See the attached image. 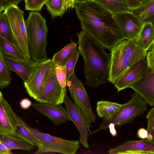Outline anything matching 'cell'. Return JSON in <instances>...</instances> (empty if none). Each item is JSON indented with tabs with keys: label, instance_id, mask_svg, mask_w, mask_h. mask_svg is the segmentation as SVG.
Returning a JSON list of instances; mask_svg holds the SVG:
<instances>
[{
	"label": "cell",
	"instance_id": "ac0fdd59",
	"mask_svg": "<svg viewBox=\"0 0 154 154\" xmlns=\"http://www.w3.org/2000/svg\"><path fill=\"white\" fill-rule=\"evenodd\" d=\"M3 57L10 69L17 74L24 82L27 80L38 63L31 58L22 60L4 55Z\"/></svg>",
	"mask_w": 154,
	"mask_h": 154
},
{
	"label": "cell",
	"instance_id": "8fae6325",
	"mask_svg": "<svg viewBox=\"0 0 154 154\" xmlns=\"http://www.w3.org/2000/svg\"><path fill=\"white\" fill-rule=\"evenodd\" d=\"M52 63L51 59L38 63L27 80L24 82V87L27 93L35 100L43 88Z\"/></svg>",
	"mask_w": 154,
	"mask_h": 154
},
{
	"label": "cell",
	"instance_id": "52a82bcc",
	"mask_svg": "<svg viewBox=\"0 0 154 154\" xmlns=\"http://www.w3.org/2000/svg\"><path fill=\"white\" fill-rule=\"evenodd\" d=\"M4 11L8 19L15 45L25 57L31 59L28 48L24 11L15 4L8 6Z\"/></svg>",
	"mask_w": 154,
	"mask_h": 154
},
{
	"label": "cell",
	"instance_id": "6da1fadb",
	"mask_svg": "<svg viewBox=\"0 0 154 154\" xmlns=\"http://www.w3.org/2000/svg\"><path fill=\"white\" fill-rule=\"evenodd\" d=\"M83 31L111 51L126 39L113 14L97 3L90 0L74 7Z\"/></svg>",
	"mask_w": 154,
	"mask_h": 154
},
{
	"label": "cell",
	"instance_id": "d590c367",
	"mask_svg": "<svg viewBox=\"0 0 154 154\" xmlns=\"http://www.w3.org/2000/svg\"><path fill=\"white\" fill-rule=\"evenodd\" d=\"M137 134L138 137L140 139H146L147 136L148 131L145 129L141 128L138 130Z\"/></svg>",
	"mask_w": 154,
	"mask_h": 154
},
{
	"label": "cell",
	"instance_id": "ffe728a7",
	"mask_svg": "<svg viewBox=\"0 0 154 154\" xmlns=\"http://www.w3.org/2000/svg\"><path fill=\"white\" fill-rule=\"evenodd\" d=\"M135 41L139 46L147 51L154 42L153 24L152 23L143 24Z\"/></svg>",
	"mask_w": 154,
	"mask_h": 154
},
{
	"label": "cell",
	"instance_id": "30bf717a",
	"mask_svg": "<svg viewBox=\"0 0 154 154\" xmlns=\"http://www.w3.org/2000/svg\"><path fill=\"white\" fill-rule=\"evenodd\" d=\"M63 103L71 121L76 126L80 134L79 142L86 148L89 147L88 138L91 133L90 123L86 120L80 108L68 97L67 94Z\"/></svg>",
	"mask_w": 154,
	"mask_h": 154
},
{
	"label": "cell",
	"instance_id": "b9f144b4",
	"mask_svg": "<svg viewBox=\"0 0 154 154\" xmlns=\"http://www.w3.org/2000/svg\"><path fill=\"white\" fill-rule=\"evenodd\" d=\"M4 9H5L4 8L1 2L0 1V12H2Z\"/></svg>",
	"mask_w": 154,
	"mask_h": 154
},
{
	"label": "cell",
	"instance_id": "7c38bea8",
	"mask_svg": "<svg viewBox=\"0 0 154 154\" xmlns=\"http://www.w3.org/2000/svg\"><path fill=\"white\" fill-rule=\"evenodd\" d=\"M147 68L144 76L129 88L133 90L150 106H154V63H147Z\"/></svg>",
	"mask_w": 154,
	"mask_h": 154
},
{
	"label": "cell",
	"instance_id": "5b68a950",
	"mask_svg": "<svg viewBox=\"0 0 154 154\" xmlns=\"http://www.w3.org/2000/svg\"><path fill=\"white\" fill-rule=\"evenodd\" d=\"M147 108L146 103L135 92L128 102L122 104L121 108L118 112L109 118L103 119L99 128L91 134L107 129L111 123L114 124L115 126H119L131 123L137 117L143 114Z\"/></svg>",
	"mask_w": 154,
	"mask_h": 154
},
{
	"label": "cell",
	"instance_id": "603a6c76",
	"mask_svg": "<svg viewBox=\"0 0 154 154\" xmlns=\"http://www.w3.org/2000/svg\"><path fill=\"white\" fill-rule=\"evenodd\" d=\"M96 111L98 116L103 119L109 118L121 109L122 104L117 103L101 100L97 103Z\"/></svg>",
	"mask_w": 154,
	"mask_h": 154
},
{
	"label": "cell",
	"instance_id": "f35d334b",
	"mask_svg": "<svg viewBox=\"0 0 154 154\" xmlns=\"http://www.w3.org/2000/svg\"><path fill=\"white\" fill-rule=\"evenodd\" d=\"M4 8L12 4H15V0H0Z\"/></svg>",
	"mask_w": 154,
	"mask_h": 154
},
{
	"label": "cell",
	"instance_id": "484cf974",
	"mask_svg": "<svg viewBox=\"0 0 154 154\" xmlns=\"http://www.w3.org/2000/svg\"><path fill=\"white\" fill-rule=\"evenodd\" d=\"M77 44L72 41L62 49L56 53L51 59L54 65H66L73 51L76 48Z\"/></svg>",
	"mask_w": 154,
	"mask_h": 154
},
{
	"label": "cell",
	"instance_id": "8d00e7d4",
	"mask_svg": "<svg viewBox=\"0 0 154 154\" xmlns=\"http://www.w3.org/2000/svg\"><path fill=\"white\" fill-rule=\"evenodd\" d=\"M12 152L10 149L0 141V154H11Z\"/></svg>",
	"mask_w": 154,
	"mask_h": 154
},
{
	"label": "cell",
	"instance_id": "ba28073f",
	"mask_svg": "<svg viewBox=\"0 0 154 154\" xmlns=\"http://www.w3.org/2000/svg\"><path fill=\"white\" fill-rule=\"evenodd\" d=\"M71 97L81 109L87 121L90 124L95 122L96 116L91 107L90 99L81 81L74 72L66 81Z\"/></svg>",
	"mask_w": 154,
	"mask_h": 154
},
{
	"label": "cell",
	"instance_id": "836d02e7",
	"mask_svg": "<svg viewBox=\"0 0 154 154\" xmlns=\"http://www.w3.org/2000/svg\"><path fill=\"white\" fill-rule=\"evenodd\" d=\"M151 0H124L128 6L129 10H132L147 3Z\"/></svg>",
	"mask_w": 154,
	"mask_h": 154
},
{
	"label": "cell",
	"instance_id": "f546056e",
	"mask_svg": "<svg viewBox=\"0 0 154 154\" xmlns=\"http://www.w3.org/2000/svg\"><path fill=\"white\" fill-rule=\"evenodd\" d=\"M79 54V51L75 48L73 51L66 65V81L74 72V68L78 61Z\"/></svg>",
	"mask_w": 154,
	"mask_h": 154
},
{
	"label": "cell",
	"instance_id": "e0dca14e",
	"mask_svg": "<svg viewBox=\"0 0 154 154\" xmlns=\"http://www.w3.org/2000/svg\"><path fill=\"white\" fill-rule=\"evenodd\" d=\"M20 124L17 116L2 96L0 97V132L14 134Z\"/></svg>",
	"mask_w": 154,
	"mask_h": 154
},
{
	"label": "cell",
	"instance_id": "2e32d148",
	"mask_svg": "<svg viewBox=\"0 0 154 154\" xmlns=\"http://www.w3.org/2000/svg\"><path fill=\"white\" fill-rule=\"evenodd\" d=\"M46 103H32L31 106L38 112L47 117L56 126L71 121L66 108L61 104Z\"/></svg>",
	"mask_w": 154,
	"mask_h": 154
},
{
	"label": "cell",
	"instance_id": "74e56055",
	"mask_svg": "<svg viewBox=\"0 0 154 154\" xmlns=\"http://www.w3.org/2000/svg\"><path fill=\"white\" fill-rule=\"evenodd\" d=\"M115 125L112 123H110L108 125V128H109L110 133L113 137H116L117 135V132L115 128Z\"/></svg>",
	"mask_w": 154,
	"mask_h": 154
},
{
	"label": "cell",
	"instance_id": "9c48e42d",
	"mask_svg": "<svg viewBox=\"0 0 154 154\" xmlns=\"http://www.w3.org/2000/svg\"><path fill=\"white\" fill-rule=\"evenodd\" d=\"M66 91V87H61L57 80L54 65L53 63L43 88L35 100L38 103L53 104H62L67 94Z\"/></svg>",
	"mask_w": 154,
	"mask_h": 154
},
{
	"label": "cell",
	"instance_id": "ee69618b",
	"mask_svg": "<svg viewBox=\"0 0 154 154\" xmlns=\"http://www.w3.org/2000/svg\"><path fill=\"white\" fill-rule=\"evenodd\" d=\"M2 95L1 93V91H0V97L1 96H2Z\"/></svg>",
	"mask_w": 154,
	"mask_h": 154
},
{
	"label": "cell",
	"instance_id": "4316f807",
	"mask_svg": "<svg viewBox=\"0 0 154 154\" xmlns=\"http://www.w3.org/2000/svg\"><path fill=\"white\" fill-rule=\"evenodd\" d=\"M45 4L53 18L61 17L68 9L63 0H47Z\"/></svg>",
	"mask_w": 154,
	"mask_h": 154
},
{
	"label": "cell",
	"instance_id": "4fadbf2b",
	"mask_svg": "<svg viewBox=\"0 0 154 154\" xmlns=\"http://www.w3.org/2000/svg\"><path fill=\"white\" fill-rule=\"evenodd\" d=\"M113 16L126 39L135 40L143 25L138 18L129 11L114 14Z\"/></svg>",
	"mask_w": 154,
	"mask_h": 154
},
{
	"label": "cell",
	"instance_id": "f6af8a7d",
	"mask_svg": "<svg viewBox=\"0 0 154 154\" xmlns=\"http://www.w3.org/2000/svg\"></svg>",
	"mask_w": 154,
	"mask_h": 154
},
{
	"label": "cell",
	"instance_id": "7bdbcfd3",
	"mask_svg": "<svg viewBox=\"0 0 154 154\" xmlns=\"http://www.w3.org/2000/svg\"><path fill=\"white\" fill-rule=\"evenodd\" d=\"M24 0H15V4L17 5L20 3L22 1Z\"/></svg>",
	"mask_w": 154,
	"mask_h": 154
},
{
	"label": "cell",
	"instance_id": "ab89813d",
	"mask_svg": "<svg viewBox=\"0 0 154 154\" xmlns=\"http://www.w3.org/2000/svg\"><path fill=\"white\" fill-rule=\"evenodd\" d=\"M67 9L73 8L75 6V0H63Z\"/></svg>",
	"mask_w": 154,
	"mask_h": 154
},
{
	"label": "cell",
	"instance_id": "8992f818",
	"mask_svg": "<svg viewBox=\"0 0 154 154\" xmlns=\"http://www.w3.org/2000/svg\"><path fill=\"white\" fill-rule=\"evenodd\" d=\"M27 127L40 140L41 145L35 154L56 152L64 154H75L80 146L78 140H70L55 137L39 131L37 128Z\"/></svg>",
	"mask_w": 154,
	"mask_h": 154
},
{
	"label": "cell",
	"instance_id": "83f0119b",
	"mask_svg": "<svg viewBox=\"0 0 154 154\" xmlns=\"http://www.w3.org/2000/svg\"><path fill=\"white\" fill-rule=\"evenodd\" d=\"M0 35L15 44L8 19L4 12H0Z\"/></svg>",
	"mask_w": 154,
	"mask_h": 154
},
{
	"label": "cell",
	"instance_id": "e575fe53",
	"mask_svg": "<svg viewBox=\"0 0 154 154\" xmlns=\"http://www.w3.org/2000/svg\"><path fill=\"white\" fill-rule=\"evenodd\" d=\"M32 104L31 101L27 98L22 99L20 102L21 107L24 109H28L31 106Z\"/></svg>",
	"mask_w": 154,
	"mask_h": 154
},
{
	"label": "cell",
	"instance_id": "277c9868",
	"mask_svg": "<svg viewBox=\"0 0 154 154\" xmlns=\"http://www.w3.org/2000/svg\"><path fill=\"white\" fill-rule=\"evenodd\" d=\"M25 22L31 58L37 63L47 60L48 59L46 48L48 28L45 19L40 13L31 11Z\"/></svg>",
	"mask_w": 154,
	"mask_h": 154
},
{
	"label": "cell",
	"instance_id": "4dcf8cb0",
	"mask_svg": "<svg viewBox=\"0 0 154 154\" xmlns=\"http://www.w3.org/2000/svg\"><path fill=\"white\" fill-rule=\"evenodd\" d=\"M148 121L147 131L148 135L146 139L154 141V108L153 107L148 112L146 115Z\"/></svg>",
	"mask_w": 154,
	"mask_h": 154
},
{
	"label": "cell",
	"instance_id": "9a60e30c",
	"mask_svg": "<svg viewBox=\"0 0 154 154\" xmlns=\"http://www.w3.org/2000/svg\"><path fill=\"white\" fill-rule=\"evenodd\" d=\"M109 154H154V142L146 139L127 141L108 151Z\"/></svg>",
	"mask_w": 154,
	"mask_h": 154
},
{
	"label": "cell",
	"instance_id": "d6986e66",
	"mask_svg": "<svg viewBox=\"0 0 154 154\" xmlns=\"http://www.w3.org/2000/svg\"><path fill=\"white\" fill-rule=\"evenodd\" d=\"M0 141L10 150L20 149L30 151L37 147L13 134L0 132Z\"/></svg>",
	"mask_w": 154,
	"mask_h": 154
},
{
	"label": "cell",
	"instance_id": "d6a6232c",
	"mask_svg": "<svg viewBox=\"0 0 154 154\" xmlns=\"http://www.w3.org/2000/svg\"><path fill=\"white\" fill-rule=\"evenodd\" d=\"M26 10L40 11L46 0H24Z\"/></svg>",
	"mask_w": 154,
	"mask_h": 154
},
{
	"label": "cell",
	"instance_id": "d4e9b609",
	"mask_svg": "<svg viewBox=\"0 0 154 154\" xmlns=\"http://www.w3.org/2000/svg\"><path fill=\"white\" fill-rule=\"evenodd\" d=\"M99 4L113 15L129 11L124 0H91Z\"/></svg>",
	"mask_w": 154,
	"mask_h": 154
},
{
	"label": "cell",
	"instance_id": "3957f363",
	"mask_svg": "<svg viewBox=\"0 0 154 154\" xmlns=\"http://www.w3.org/2000/svg\"><path fill=\"white\" fill-rule=\"evenodd\" d=\"M110 70L108 81L113 84L128 68L141 59H145L147 51L135 40L124 39L111 51Z\"/></svg>",
	"mask_w": 154,
	"mask_h": 154
},
{
	"label": "cell",
	"instance_id": "5bb4252c",
	"mask_svg": "<svg viewBox=\"0 0 154 154\" xmlns=\"http://www.w3.org/2000/svg\"><path fill=\"white\" fill-rule=\"evenodd\" d=\"M147 64L145 59L140 60L127 69L113 83L118 92L129 88L145 75Z\"/></svg>",
	"mask_w": 154,
	"mask_h": 154
},
{
	"label": "cell",
	"instance_id": "1f68e13d",
	"mask_svg": "<svg viewBox=\"0 0 154 154\" xmlns=\"http://www.w3.org/2000/svg\"><path fill=\"white\" fill-rule=\"evenodd\" d=\"M54 67L56 76L60 85L63 88L66 87V65H54Z\"/></svg>",
	"mask_w": 154,
	"mask_h": 154
},
{
	"label": "cell",
	"instance_id": "cb8c5ba5",
	"mask_svg": "<svg viewBox=\"0 0 154 154\" xmlns=\"http://www.w3.org/2000/svg\"><path fill=\"white\" fill-rule=\"evenodd\" d=\"M0 53L20 60L28 59L23 55L21 50L15 44L0 35Z\"/></svg>",
	"mask_w": 154,
	"mask_h": 154
},
{
	"label": "cell",
	"instance_id": "60d3db41",
	"mask_svg": "<svg viewBox=\"0 0 154 154\" xmlns=\"http://www.w3.org/2000/svg\"><path fill=\"white\" fill-rule=\"evenodd\" d=\"M90 0H75V5L77 4L83 3Z\"/></svg>",
	"mask_w": 154,
	"mask_h": 154
},
{
	"label": "cell",
	"instance_id": "44dd1931",
	"mask_svg": "<svg viewBox=\"0 0 154 154\" xmlns=\"http://www.w3.org/2000/svg\"><path fill=\"white\" fill-rule=\"evenodd\" d=\"M131 12L138 18L143 24L146 23L153 24L154 0L132 10Z\"/></svg>",
	"mask_w": 154,
	"mask_h": 154
},
{
	"label": "cell",
	"instance_id": "7a4b0ae2",
	"mask_svg": "<svg viewBox=\"0 0 154 154\" xmlns=\"http://www.w3.org/2000/svg\"><path fill=\"white\" fill-rule=\"evenodd\" d=\"M79 51L82 56L86 84L91 88L105 84L108 80L111 56L105 48L87 33H77Z\"/></svg>",
	"mask_w": 154,
	"mask_h": 154
},
{
	"label": "cell",
	"instance_id": "7402d4cb",
	"mask_svg": "<svg viewBox=\"0 0 154 154\" xmlns=\"http://www.w3.org/2000/svg\"><path fill=\"white\" fill-rule=\"evenodd\" d=\"M17 118L20 124L13 135L33 146L39 147L41 145L40 139L27 127L25 122L18 116Z\"/></svg>",
	"mask_w": 154,
	"mask_h": 154
},
{
	"label": "cell",
	"instance_id": "f1b7e54d",
	"mask_svg": "<svg viewBox=\"0 0 154 154\" xmlns=\"http://www.w3.org/2000/svg\"><path fill=\"white\" fill-rule=\"evenodd\" d=\"M10 70L0 53V89L6 88L10 84Z\"/></svg>",
	"mask_w": 154,
	"mask_h": 154
}]
</instances>
